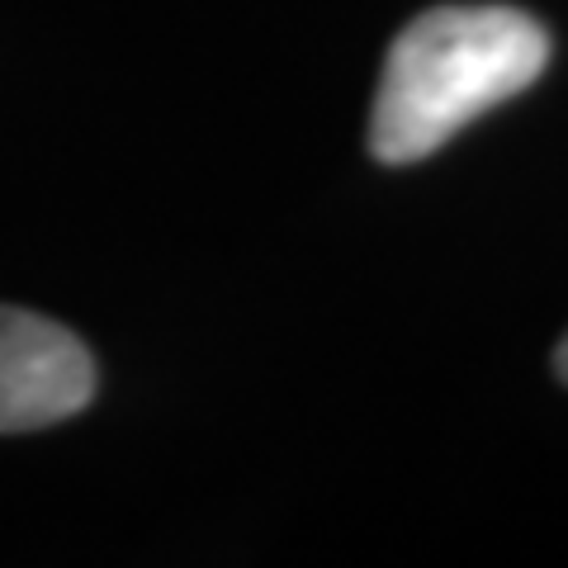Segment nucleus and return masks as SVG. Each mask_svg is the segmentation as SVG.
<instances>
[{"label": "nucleus", "mask_w": 568, "mask_h": 568, "mask_svg": "<svg viewBox=\"0 0 568 568\" xmlns=\"http://www.w3.org/2000/svg\"><path fill=\"white\" fill-rule=\"evenodd\" d=\"M549 67V33L511 6H436L407 24L384 58L369 152L407 166L446 148L478 114L521 95Z\"/></svg>", "instance_id": "f257e3e1"}, {"label": "nucleus", "mask_w": 568, "mask_h": 568, "mask_svg": "<svg viewBox=\"0 0 568 568\" xmlns=\"http://www.w3.org/2000/svg\"><path fill=\"white\" fill-rule=\"evenodd\" d=\"M95 398V361L62 323L0 304V436L43 432Z\"/></svg>", "instance_id": "f03ea898"}, {"label": "nucleus", "mask_w": 568, "mask_h": 568, "mask_svg": "<svg viewBox=\"0 0 568 568\" xmlns=\"http://www.w3.org/2000/svg\"><path fill=\"white\" fill-rule=\"evenodd\" d=\"M555 369H559V379L568 384V332H564V342H559V351H555Z\"/></svg>", "instance_id": "7ed1b4c3"}]
</instances>
